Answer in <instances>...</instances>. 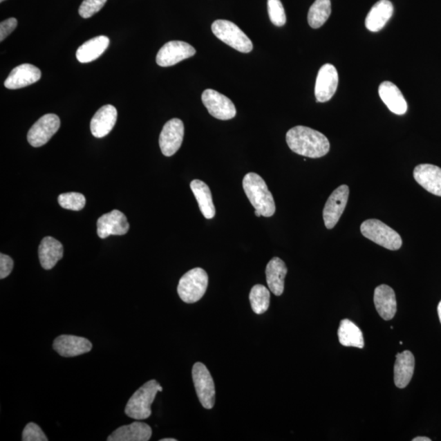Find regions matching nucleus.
<instances>
[{
  "mask_svg": "<svg viewBox=\"0 0 441 441\" xmlns=\"http://www.w3.org/2000/svg\"><path fill=\"white\" fill-rule=\"evenodd\" d=\"M196 51L191 44L183 41H170L160 49L156 63L160 66L168 67L195 55Z\"/></svg>",
  "mask_w": 441,
  "mask_h": 441,
  "instance_id": "nucleus-11",
  "label": "nucleus"
},
{
  "mask_svg": "<svg viewBox=\"0 0 441 441\" xmlns=\"http://www.w3.org/2000/svg\"><path fill=\"white\" fill-rule=\"evenodd\" d=\"M152 435L151 427L142 422H134L119 427L109 436L108 441H148Z\"/></svg>",
  "mask_w": 441,
  "mask_h": 441,
  "instance_id": "nucleus-20",
  "label": "nucleus"
},
{
  "mask_svg": "<svg viewBox=\"0 0 441 441\" xmlns=\"http://www.w3.org/2000/svg\"><path fill=\"white\" fill-rule=\"evenodd\" d=\"M394 366V381L398 388H404L411 382L413 372H415V357L409 350H404L402 353L395 355Z\"/></svg>",
  "mask_w": 441,
  "mask_h": 441,
  "instance_id": "nucleus-22",
  "label": "nucleus"
},
{
  "mask_svg": "<svg viewBox=\"0 0 441 441\" xmlns=\"http://www.w3.org/2000/svg\"><path fill=\"white\" fill-rule=\"evenodd\" d=\"M117 115L116 108L112 105L101 107L90 123V129L93 136L102 138L109 134L115 127Z\"/></svg>",
  "mask_w": 441,
  "mask_h": 441,
  "instance_id": "nucleus-19",
  "label": "nucleus"
},
{
  "mask_svg": "<svg viewBox=\"0 0 441 441\" xmlns=\"http://www.w3.org/2000/svg\"><path fill=\"white\" fill-rule=\"evenodd\" d=\"M17 26V20L15 17L8 18L0 24V41L3 42Z\"/></svg>",
  "mask_w": 441,
  "mask_h": 441,
  "instance_id": "nucleus-35",
  "label": "nucleus"
},
{
  "mask_svg": "<svg viewBox=\"0 0 441 441\" xmlns=\"http://www.w3.org/2000/svg\"><path fill=\"white\" fill-rule=\"evenodd\" d=\"M393 6L389 0H380L371 8L366 19V26L372 32H377L388 24L393 15Z\"/></svg>",
  "mask_w": 441,
  "mask_h": 441,
  "instance_id": "nucleus-23",
  "label": "nucleus"
},
{
  "mask_svg": "<svg viewBox=\"0 0 441 441\" xmlns=\"http://www.w3.org/2000/svg\"><path fill=\"white\" fill-rule=\"evenodd\" d=\"M438 316L440 318V321L441 323V301H440V303L438 305Z\"/></svg>",
  "mask_w": 441,
  "mask_h": 441,
  "instance_id": "nucleus-38",
  "label": "nucleus"
},
{
  "mask_svg": "<svg viewBox=\"0 0 441 441\" xmlns=\"http://www.w3.org/2000/svg\"><path fill=\"white\" fill-rule=\"evenodd\" d=\"M271 294L270 291L262 285H256L250 291V301L252 309L258 315L267 312L270 306Z\"/></svg>",
  "mask_w": 441,
  "mask_h": 441,
  "instance_id": "nucleus-30",
  "label": "nucleus"
},
{
  "mask_svg": "<svg viewBox=\"0 0 441 441\" xmlns=\"http://www.w3.org/2000/svg\"><path fill=\"white\" fill-rule=\"evenodd\" d=\"M212 31L216 37L238 52L247 53L253 50L254 45L251 39L232 21H215L212 24Z\"/></svg>",
  "mask_w": 441,
  "mask_h": 441,
  "instance_id": "nucleus-6",
  "label": "nucleus"
},
{
  "mask_svg": "<svg viewBox=\"0 0 441 441\" xmlns=\"http://www.w3.org/2000/svg\"><path fill=\"white\" fill-rule=\"evenodd\" d=\"M288 269L283 260L273 258L267 265L265 276L270 290L276 296H281L285 290V280Z\"/></svg>",
  "mask_w": 441,
  "mask_h": 441,
  "instance_id": "nucleus-25",
  "label": "nucleus"
},
{
  "mask_svg": "<svg viewBox=\"0 0 441 441\" xmlns=\"http://www.w3.org/2000/svg\"><path fill=\"white\" fill-rule=\"evenodd\" d=\"M349 187L341 185L332 193L323 211V222L326 228L332 229L344 214L349 198Z\"/></svg>",
  "mask_w": 441,
  "mask_h": 441,
  "instance_id": "nucleus-10",
  "label": "nucleus"
},
{
  "mask_svg": "<svg viewBox=\"0 0 441 441\" xmlns=\"http://www.w3.org/2000/svg\"><path fill=\"white\" fill-rule=\"evenodd\" d=\"M330 0H316L310 8L308 24L313 29H318L326 24L331 15Z\"/></svg>",
  "mask_w": 441,
  "mask_h": 441,
  "instance_id": "nucleus-29",
  "label": "nucleus"
},
{
  "mask_svg": "<svg viewBox=\"0 0 441 441\" xmlns=\"http://www.w3.org/2000/svg\"><path fill=\"white\" fill-rule=\"evenodd\" d=\"M208 285V274L204 269L196 268L180 279L178 294L184 303H195L203 298Z\"/></svg>",
  "mask_w": 441,
  "mask_h": 441,
  "instance_id": "nucleus-4",
  "label": "nucleus"
},
{
  "mask_svg": "<svg viewBox=\"0 0 441 441\" xmlns=\"http://www.w3.org/2000/svg\"><path fill=\"white\" fill-rule=\"evenodd\" d=\"M93 348L91 341L82 337L61 335L53 341V349L63 357H75L88 353Z\"/></svg>",
  "mask_w": 441,
  "mask_h": 441,
  "instance_id": "nucleus-15",
  "label": "nucleus"
},
{
  "mask_svg": "<svg viewBox=\"0 0 441 441\" xmlns=\"http://www.w3.org/2000/svg\"><path fill=\"white\" fill-rule=\"evenodd\" d=\"M243 188L255 210L263 217H272L276 213V204L263 178L254 173H247L243 179Z\"/></svg>",
  "mask_w": 441,
  "mask_h": 441,
  "instance_id": "nucleus-2",
  "label": "nucleus"
},
{
  "mask_svg": "<svg viewBox=\"0 0 441 441\" xmlns=\"http://www.w3.org/2000/svg\"><path fill=\"white\" fill-rule=\"evenodd\" d=\"M379 93L382 102L393 113L399 115L406 113L407 102L397 85L385 81L380 84Z\"/></svg>",
  "mask_w": 441,
  "mask_h": 441,
  "instance_id": "nucleus-21",
  "label": "nucleus"
},
{
  "mask_svg": "<svg viewBox=\"0 0 441 441\" xmlns=\"http://www.w3.org/2000/svg\"><path fill=\"white\" fill-rule=\"evenodd\" d=\"M107 0H84L79 8V13L83 18H89L96 15L104 7Z\"/></svg>",
  "mask_w": 441,
  "mask_h": 441,
  "instance_id": "nucleus-33",
  "label": "nucleus"
},
{
  "mask_svg": "<svg viewBox=\"0 0 441 441\" xmlns=\"http://www.w3.org/2000/svg\"><path fill=\"white\" fill-rule=\"evenodd\" d=\"M97 235L101 238L110 236H124L129 229L127 218L119 210L111 211V213L102 215L97 223Z\"/></svg>",
  "mask_w": 441,
  "mask_h": 441,
  "instance_id": "nucleus-14",
  "label": "nucleus"
},
{
  "mask_svg": "<svg viewBox=\"0 0 441 441\" xmlns=\"http://www.w3.org/2000/svg\"><path fill=\"white\" fill-rule=\"evenodd\" d=\"M340 344L344 346L363 348L364 341L363 334L359 328L350 319H345L341 321L337 331Z\"/></svg>",
  "mask_w": 441,
  "mask_h": 441,
  "instance_id": "nucleus-28",
  "label": "nucleus"
},
{
  "mask_svg": "<svg viewBox=\"0 0 441 441\" xmlns=\"http://www.w3.org/2000/svg\"><path fill=\"white\" fill-rule=\"evenodd\" d=\"M162 391L163 388L156 380L146 382L129 399L125 407L126 415L136 420H147L151 415V404L157 393Z\"/></svg>",
  "mask_w": 441,
  "mask_h": 441,
  "instance_id": "nucleus-3",
  "label": "nucleus"
},
{
  "mask_svg": "<svg viewBox=\"0 0 441 441\" xmlns=\"http://www.w3.org/2000/svg\"><path fill=\"white\" fill-rule=\"evenodd\" d=\"M268 9L270 20L274 26H283L286 24L285 8L281 0H268Z\"/></svg>",
  "mask_w": 441,
  "mask_h": 441,
  "instance_id": "nucleus-32",
  "label": "nucleus"
},
{
  "mask_svg": "<svg viewBox=\"0 0 441 441\" xmlns=\"http://www.w3.org/2000/svg\"><path fill=\"white\" fill-rule=\"evenodd\" d=\"M413 178L431 194L441 196V169L438 166L422 164L413 170Z\"/></svg>",
  "mask_w": 441,
  "mask_h": 441,
  "instance_id": "nucleus-16",
  "label": "nucleus"
},
{
  "mask_svg": "<svg viewBox=\"0 0 441 441\" xmlns=\"http://www.w3.org/2000/svg\"><path fill=\"white\" fill-rule=\"evenodd\" d=\"M375 308L379 316L390 321L393 319L397 310V298L393 289L386 285L377 286L373 295Z\"/></svg>",
  "mask_w": 441,
  "mask_h": 441,
  "instance_id": "nucleus-18",
  "label": "nucleus"
},
{
  "mask_svg": "<svg viewBox=\"0 0 441 441\" xmlns=\"http://www.w3.org/2000/svg\"><path fill=\"white\" fill-rule=\"evenodd\" d=\"M203 102L209 114L220 120L235 118L236 109L231 99L213 89H206L202 93Z\"/></svg>",
  "mask_w": 441,
  "mask_h": 441,
  "instance_id": "nucleus-8",
  "label": "nucleus"
},
{
  "mask_svg": "<svg viewBox=\"0 0 441 441\" xmlns=\"http://www.w3.org/2000/svg\"><path fill=\"white\" fill-rule=\"evenodd\" d=\"M22 440L24 441H48L46 435L44 434L43 430L40 427L30 422L25 426L24 433H22Z\"/></svg>",
  "mask_w": 441,
  "mask_h": 441,
  "instance_id": "nucleus-34",
  "label": "nucleus"
},
{
  "mask_svg": "<svg viewBox=\"0 0 441 441\" xmlns=\"http://www.w3.org/2000/svg\"><path fill=\"white\" fill-rule=\"evenodd\" d=\"M13 268V261L10 256L0 254V279L6 278L11 274Z\"/></svg>",
  "mask_w": 441,
  "mask_h": 441,
  "instance_id": "nucleus-36",
  "label": "nucleus"
},
{
  "mask_svg": "<svg viewBox=\"0 0 441 441\" xmlns=\"http://www.w3.org/2000/svg\"><path fill=\"white\" fill-rule=\"evenodd\" d=\"M57 200L63 209L73 211L82 210L86 204L84 195L77 192L64 193L58 196Z\"/></svg>",
  "mask_w": 441,
  "mask_h": 441,
  "instance_id": "nucleus-31",
  "label": "nucleus"
},
{
  "mask_svg": "<svg viewBox=\"0 0 441 441\" xmlns=\"http://www.w3.org/2000/svg\"><path fill=\"white\" fill-rule=\"evenodd\" d=\"M3 1H6V0H0V2L3 3Z\"/></svg>",
  "mask_w": 441,
  "mask_h": 441,
  "instance_id": "nucleus-41",
  "label": "nucleus"
},
{
  "mask_svg": "<svg viewBox=\"0 0 441 441\" xmlns=\"http://www.w3.org/2000/svg\"><path fill=\"white\" fill-rule=\"evenodd\" d=\"M41 71L31 64H22L15 67L4 82L8 89H19L33 84L41 78Z\"/></svg>",
  "mask_w": 441,
  "mask_h": 441,
  "instance_id": "nucleus-17",
  "label": "nucleus"
},
{
  "mask_svg": "<svg viewBox=\"0 0 441 441\" xmlns=\"http://www.w3.org/2000/svg\"><path fill=\"white\" fill-rule=\"evenodd\" d=\"M160 441H177V440L174 438H165L160 440Z\"/></svg>",
  "mask_w": 441,
  "mask_h": 441,
  "instance_id": "nucleus-39",
  "label": "nucleus"
},
{
  "mask_svg": "<svg viewBox=\"0 0 441 441\" xmlns=\"http://www.w3.org/2000/svg\"><path fill=\"white\" fill-rule=\"evenodd\" d=\"M254 214L256 216V217H261V216H262V214H261V213L258 210H255Z\"/></svg>",
  "mask_w": 441,
  "mask_h": 441,
  "instance_id": "nucleus-40",
  "label": "nucleus"
},
{
  "mask_svg": "<svg viewBox=\"0 0 441 441\" xmlns=\"http://www.w3.org/2000/svg\"><path fill=\"white\" fill-rule=\"evenodd\" d=\"M431 440L429 438H424V436H418L415 439H413V441H431Z\"/></svg>",
  "mask_w": 441,
  "mask_h": 441,
  "instance_id": "nucleus-37",
  "label": "nucleus"
},
{
  "mask_svg": "<svg viewBox=\"0 0 441 441\" xmlns=\"http://www.w3.org/2000/svg\"><path fill=\"white\" fill-rule=\"evenodd\" d=\"M184 138V124L181 120L172 119L164 126L160 135V147L165 156H172L181 147Z\"/></svg>",
  "mask_w": 441,
  "mask_h": 441,
  "instance_id": "nucleus-12",
  "label": "nucleus"
},
{
  "mask_svg": "<svg viewBox=\"0 0 441 441\" xmlns=\"http://www.w3.org/2000/svg\"><path fill=\"white\" fill-rule=\"evenodd\" d=\"M63 258V246L51 236L43 238L39 247L40 264L45 270H51Z\"/></svg>",
  "mask_w": 441,
  "mask_h": 441,
  "instance_id": "nucleus-24",
  "label": "nucleus"
},
{
  "mask_svg": "<svg viewBox=\"0 0 441 441\" xmlns=\"http://www.w3.org/2000/svg\"><path fill=\"white\" fill-rule=\"evenodd\" d=\"M286 142L292 151L309 158H321L330 149V142L325 135L305 126H296L290 129L286 134Z\"/></svg>",
  "mask_w": 441,
  "mask_h": 441,
  "instance_id": "nucleus-1",
  "label": "nucleus"
},
{
  "mask_svg": "<svg viewBox=\"0 0 441 441\" xmlns=\"http://www.w3.org/2000/svg\"><path fill=\"white\" fill-rule=\"evenodd\" d=\"M110 39L105 35L97 36L88 40L78 48L76 57L81 63H88L97 59L106 50Z\"/></svg>",
  "mask_w": 441,
  "mask_h": 441,
  "instance_id": "nucleus-26",
  "label": "nucleus"
},
{
  "mask_svg": "<svg viewBox=\"0 0 441 441\" xmlns=\"http://www.w3.org/2000/svg\"><path fill=\"white\" fill-rule=\"evenodd\" d=\"M337 85H339V74L335 66L323 65L318 72L315 88V95L319 102H326L334 97Z\"/></svg>",
  "mask_w": 441,
  "mask_h": 441,
  "instance_id": "nucleus-13",
  "label": "nucleus"
},
{
  "mask_svg": "<svg viewBox=\"0 0 441 441\" xmlns=\"http://www.w3.org/2000/svg\"><path fill=\"white\" fill-rule=\"evenodd\" d=\"M191 189L199 204L202 214L206 219L214 218L216 210L214 205L212 193L208 185L200 180H193Z\"/></svg>",
  "mask_w": 441,
  "mask_h": 441,
  "instance_id": "nucleus-27",
  "label": "nucleus"
},
{
  "mask_svg": "<svg viewBox=\"0 0 441 441\" xmlns=\"http://www.w3.org/2000/svg\"><path fill=\"white\" fill-rule=\"evenodd\" d=\"M362 235L377 245L389 250H398L402 246V238L398 232L377 219L364 220L361 226Z\"/></svg>",
  "mask_w": 441,
  "mask_h": 441,
  "instance_id": "nucleus-5",
  "label": "nucleus"
},
{
  "mask_svg": "<svg viewBox=\"0 0 441 441\" xmlns=\"http://www.w3.org/2000/svg\"><path fill=\"white\" fill-rule=\"evenodd\" d=\"M192 379L202 406L206 409H213L215 404L214 382L204 364L197 362L194 364Z\"/></svg>",
  "mask_w": 441,
  "mask_h": 441,
  "instance_id": "nucleus-7",
  "label": "nucleus"
},
{
  "mask_svg": "<svg viewBox=\"0 0 441 441\" xmlns=\"http://www.w3.org/2000/svg\"><path fill=\"white\" fill-rule=\"evenodd\" d=\"M60 125L61 121L57 115H44L30 128L27 140L34 147H42L58 131Z\"/></svg>",
  "mask_w": 441,
  "mask_h": 441,
  "instance_id": "nucleus-9",
  "label": "nucleus"
}]
</instances>
